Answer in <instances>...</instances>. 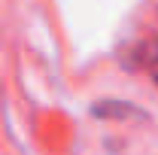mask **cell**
Segmentation results:
<instances>
[{"instance_id": "obj_1", "label": "cell", "mask_w": 158, "mask_h": 155, "mask_svg": "<svg viewBox=\"0 0 158 155\" xmlns=\"http://www.w3.org/2000/svg\"><path fill=\"white\" fill-rule=\"evenodd\" d=\"M137 107H131V103H100L94 107V113L98 116H128V113H134Z\"/></svg>"}]
</instances>
